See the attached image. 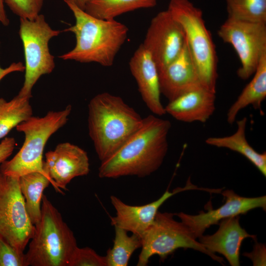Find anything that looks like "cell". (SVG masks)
<instances>
[{
	"label": "cell",
	"instance_id": "1",
	"mask_svg": "<svg viewBox=\"0 0 266 266\" xmlns=\"http://www.w3.org/2000/svg\"><path fill=\"white\" fill-rule=\"evenodd\" d=\"M169 120L154 115L143 118L141 126L110 157L101 162L99 177H144L161 166L167 152Z\"/></svg>",
	"mask_w": 266,
	"mask_h": 266
},
{
	"label": "cell",
	"instance_id": "2",
	"mask_svg": "<svg viewBox=\"0 0 266 266\" xmlns=\"http://www.w3.org/2000/svg\"><path fill=\"white\" fill-rule=\"evenodd\" d=\"M88 107L89 135L101 162L114 154L142 124L143 118L133 108L109 93L96 95Z\"/></svg>",
	"mask_w": 266,
	"mask_h": 266
},
{
	"label": "cell",
	"instance_id": "3",
	"mask_svg": "<svg viewBox=\"0 0 266 266\" xmlns=\"http://www.w3.org/2000/svg\"><path fill=\"white\" fill-rule=\"evenodd\" d=\"M66 3L72 11L75 23L63 31L73 33L76 44L59 58L80 63L95 62L104 66H112L127 38L128 28L115 19L97 18L72 3Z\"/></svg>",
	"mask_w": 266,
	"mask_h": 266
},
{
	"label": "cell",
	"instance_id": "4",
	"mask_svg": "<svg viewBox=\"0 0 266 266\" xmlns=\"http://www.w3.org/2000/svg\"><path fill=\"white\" fill-rule=\"evenodd\" d=\"M41 218L26 254L29 266H68L77 244L73 232L61 214L43 195Z\"/></svg>",
	"mask_w": 266,
	"mask_h": 266
},
{
	"label": "cell",
	"instance_id": "5",
	"mask_svg": "<svg viewBox=\"0 0 266 266\" xmlns=\"http://www.w3.org/2000/svg\"><path fill=\"white\" fill-rule=\"evenodd\" d=\"M167 10L183 28L187 47L202 86L216 93L217 56L202 11L189 0H170Z\"/></svg>",
	"mask_w": 266,
	"mask_h": 266
},
{
	"label": "cell",
	"instance_id": "6",
	"mask_svg": "<svg viewBox=\"0 0 266 266\" xmlns=\"http://www.w3.org/2000/svg\"><path fill=\"white\" fill-rule=\"evenodd\" d=\"M72 110L67 105L63 110L50 111L43 117L33 116L18 124L16 130L23 133L25 140L21 148L10 160L0 164L2 173L19 177L32 172L44 174L43 153L50 136L65 126Z\"/></svg>",
	"mask_w": 266,
	"mask_h": 266
},
{
	"label": "cell",
	"instance_id": "7",
	"mask_svg": "<svg viewBox=\"0 0 266 266\" xmlns=\"http://www.w3.org/2000/svg\"><path fill=\"white\" fill-rule=\"evenodd\" d=\"M174 213L158 212L153 223L141 235L142 245L137 266H146L155 255L161 261L179 248H190L200 251L223 264L221 257L212 254L195 238L181 221H176Z\"/></svg>",
	"mask_w": 266,
	"mask_h": 266
},
{
	"label": "cell",
	"instance_id": "8",
	"mask_svg": "<svg viewBox=\"0 0 266 266\" xmlns=\"http://www.w3.org/2000/svg\"><path fill=\"white\" fill-rule=\"evenodd\" d=\"M19 34L22 40L25 61V80L18 95L31 99L32 90L39 78L54 70V57L48 47L50 40L63 31L54 30L39 14L30 20L20 18Z\"/></svg>",
	"mask_w": 266,
	"mask_h": 266
},
{
	"label": "cell",
	"instance_id": "9",
	"mask_svg": "<svg viewBox=\"0 0 266 266\" xmlns=\"http://www.w3.org/2000/svg\"><path fill=\"white\" fill-rule=\"evenodd\" d=\"M34 225L27 213L19 177L0 171V237L24 252Z\"/></svg>",
	"mask_w": 266,
	"mask_h": 266
},
{
	"label": "cell",
	"instance_id": "10",
	"mask_svg": "<svg viewBox=\"0 0 266 266\" xmlns=\"http://www.w3.org/2000/svg\"><path fill=\"white\" fill-rule=\"evenodd\" d=\"M218 34L237 54L241 64L237 71L238 77L243 80L249 78L254 74L261 57L266 52V23L228 17Z\"/></svg>",
	"mask_w": 266,
	"mask_h": 266
},
{
	"label": "cell",
	"instance_id": "11",
	"mask_svg": "<svg viewBox=\"0 0 266 266\" xmlns=\"http://www.w3.org/2000/svg\"><path fill=\"white\" fill-rule=\"evenodd\" d=\"M160 71L180 53L185 44L183 28L167 10L159 12L150 24L143 42Z\"/></svg>",
	"mask_w": 266,
	"mask_h": 266
},
{
	"label": "cell",
	"instance_id": "12",
	"mask_svg": "<svg viewBox=\"0 0 266 266\" xmlns=\"http://www.w3.org/2000/svg\"><path fill=\"white\" fill-rule=\"evenodd\" d=\"M222 194L225 199V202L216 209H209L206 212L201 211L197 215H190L182 212L174 214L179 217L194 237L197 239L211 225L217 224L224 219L244 214L257 208L266 210V196L244 197L232 190H225Z\"/></svg>",
	"mask_w": 266,
	"mask_h": 266
},
{
	"label": "cell",
	"instance_id": "13",
	"mask_svg": "<svg viewBox=\"0 0 266 266\" xmlns=\"http://www.w3.org/2000/svg\"><path fill=\"white\" fill-rule=\"evenodd\" d=\"M43 169L54 188L62 193L60 189L66 190L72 179L89 173V160L87 152L79 146L69 142L61 143L54 150L46 153Z\"/></svg>",
	"mask_w": 266,
	"mask_h": 266
},
{
	"label": "cell",
	"instance_id": "14",
	"mask_svg": "<svg viewBox=\"0 0 266 266\" xmlns=\"http://www.w3.org/2000/svg\"><path fill=\"white\" fill-rule=\"evenodd\" d=\"M194 189L200 188L193 185L189 178L184 187H177L172 192L167 190L158 200L141 205H129L111 196L110 200L116 210V215L110 217L111 224L141 236L154 222L159 208L167 200L178 193Z\"/></svg>",
	"mask_w": 266,
	"mask_h": 266
},
{
	"label": "cell",
	"instance_id": "15",
	"mask_svg": "<svg viewBox=\"0 0 266 266\" xmlns=\"http://www.w3.org/2000/svg\"><path fill=\"white\" fill-rule=\"evenodd\" d=\"M159 78L161 93L169 101L203 87L186 42L179 55L159 71Z\"/></svg>",
	"mask_w": 266,
	"mask_h": 266
},
{
	"label": "cell",
	"instance_id": "16",
	"mask_svg": "<svg viewBox=\"0 0 266 266\" xmlns=\"http://www.w3.org/2000/svg\"><path fill=\"white\" fill-rule=\"evenodd\" d=\"M132 74L134 78L142 100L154 115L166 114L161 100L159 71L148 51L141 44L129 62Z\"/></svg>",
	"mask_w": 266,
	"mask_h": 266
},
{
	"label": "cell",
	"instance_id": "17",
	"mask_svg": "<svg viewBox=\"0 0 266 266\" xmlns=\"http://www.w3.org/2000/svg\"><path fill=\"white\" fill-rule=\"evenodd\" d=\"M256 235L248 233L239 223V217L224 219L220 222L218 230L212 235L200 237L199 241L210 253L222 254L232 266H240L241 244L246 238L255 239Z\"/></svg>",
	"mask_w": 266,
	"mask_h": 266
},
{
	"label": "cell",
	"instance_id": "18",
	"mask_svg": "<svg viewBox=\"0 0 266 266\" xmlns=\"http://www.w3.org/2000/svg\"><path fill=\"white\" fill-rule=\"evenodd\" d=\"M215 100L216 93L202 87L169 101L165 109L178 121L205 123L215 111Z\"/></svg>",
	"mask_w": 266,
	"mask_h": 266
},
{
	"label": "cell",
	"instance_id": "19",
	"mask_svg": "<svg viewBox=\"0 0 266 266\" xmlns=\"http://www.w3.org/2000/svg\"><path fill=\"white\" fill-rule=\"evenodd\" d=\"M266 98V52L261 57L252 79L228 109L227 122L233 124L239 111L249 105L252 106L256 110H261L262 103Z\"/></svg>",
	"mask_w": 266,
	"mask_h": 266
},
{
	"label": "cell",
	"instance_id": "20",
	"mask_svg": "<svg viewBox=\"0 0 266 266\" xmlns=\"http://www.w3.org/2000/svg\"><path fill=\"white\" fill-rule=\"evenodd\" d=\"M246 117L237 121V129L233 134L222 137H209L205 140L208 145L224 148L238 153L248 160L266 176V153L256 151L248 143L246 136Z\"/></svg>",
	"mask_w": 266,
	"mask_h": 266
},
{
	"label": "cell",
	"instance_id": "21",
	"mask_svg": "<svg viewBox=\"0 0 266 266\" xmlns=\"http://www.w3.org/2000/svg\"><path fill=\"white\" fill-rule=\"evenodd\" d=\"M19 186L24 197L27 213L35 225L41 218V205L43 191L52 182L45 174L32 172L19 177Z\"/></svg>",
	"mask_w": 266,
	"mask_h": 266
},
{
	"label": "cell",
	"instance_id": "22",
	"mask_svg": "<svg viewBox=\"0 0 266 266\" xmlns=\"http://www.w3.org/2000/svg\"><path fill=\"white\" fill-rule=\"evenodd\" d=\"M157 0H89L84 11L97 18L115 19L124 13L155 6Z\"/></svg>",
	"mask_w": 266,
	"mask_h": 266
},
{
	"label": "cell",
	"instance_id": "23",
	"mask_svg": "<svg viewBox=\"0 0 266 266\" xmlns=\"http://www.w3.org/2000/svg\"><path fill=\"white\" fill-rule=\"evenodd\" d=\"M30 100L18 95L8 101L0 98V139L33 115Z\"/></svg>",
	"mask_w": 266,
	"mask_h": 266
},
{
	"label": "cell",
	"instance_id": "24",
	"mask_svg": "<svg viewBox=\"0 0 266 266\" xmlns=\"http://www.w3.org/2000/svg\"><path fill=\"white\" fill-rule=\"evenodd\" d=\"M114 228L113 245L108 249L105 256L106 266H127L133 252L141 248V237L134 233L129 235L125 230L118 227Z\"/></svg>",
	"mask_w": 266,
	"mask_h": 266
},
{
	"label": "cell",
	"instance_id": "25",
	"mask_svg": "<svg viewBox=\"0 0 266 266\" xmlns=\"http://www.w3.org/2000/svg\"><path fill=\"white\" fill-rule=\"evenodd\" d=\"M228 17L266 23V0H225Z\"/></svg>",
	"mask_w": 266,
	"mask_h": 266
},
{
	"label": "cell",
	"instance_id": "26",
	"mask_svg": "<svg viewBox=\"0 0 266 266\" xmlns=\"http://www.w3.org/2000/svg\"><path fill=\"white\" fill-rule=\"evenodd\" d=\"M10 10L20 18L34 20L39 14L44 0H3Z\"/></svg>",
	"mask_w": 266,
	"mask_h": 266
},
{
	"label": "cell",
	"instance_id": "27",
	"mask_svg": "<svg viewBox=\"0 0 266 266\" xmlns=\"http://www.w3.org/2000/svg\"><path fill=\"white\" fill-rule=\"evenodd\" d=\"M68 266H106L105 256L99 255L90 247L77 248L73 253Z\"/></svg>",
	"mask_w": 266,
	"mask_h": 266
},
{
	"label": "cell",
	"instance_id": "28",
	"mask_svg": "<svg viewBox=\"0 0 266 266\" xmlns=\"http://www.w3.org/2000/svg\"><path fill=\"white\" fill-rule=\"evenodd\" d=\"M26 254L0 237V266H28Z\"/></svg>",
	"mask_w": 266,
	"mask_h": 266
},
{
	"label": "cell",
	"instance_id": "29",
	"mask_svg": "<svg viewBox=\"0 0 266 266\" xmlns=\"http://www.w3.org/2000/svg\"><path fill=\"white\" fill-rule=\"evenodd\" d=\"M243 255L251 259L254 266H266V247L264 244L257 243L253 251Z\"/></svg>",
	"mask_w": 266,
	"mask_h": 266
},
{
	"label": "cell",
	"instance_id": "30",
	"mask_svg": "<svg viewBox=\"0 0 266 266\" xmlns=\"http://www.w3.org/2000/svg\"><path fill=\"white\" fill-rule=\"evenodd\" d=\"M16 145L15 138L12 137H5L0 142V165L12 154Z\"/></svg>",
	"mask_w": 266,
	"mask_h": 266
},
{
	"label": "cell",
	"instance_id": "31",
	"mask_svg": "<svg viewBox=\"0 0 266 266\" xmlns=\"http://www.w3.org/2000/svg\"><path fill=\"white\" fill-rule=\"evenodd\" d=\"M24 70H25V66L20 62L13 63L6 68H2L0 66V81L10 73L16 71H24Z\"/></svg>",
	"mask_w": 266,
	"mask_h": 266
},
{
	"label": "cell",
	"instance_id": "32",
	"mask_svg": "<svg viewBox=\"0 0 266 266\" xmlns=\"http://www.w3.org/2000/svg\"><path fill=\"white\" fill-rule=\"evenodd\" d=\"M3 0H0V22L4 26H7L9 24V20L6 15L4 7Z\"/></svg>",
	"mask_w": 266,
	"mask_h": 266
},
{
	"label": "cell",
	"instance_id": "33",
	"mask_svg": "<svg viewBox=\"0 0 266 266\" xmlns=\"http://www.w3.org/2000/svg\"><path fill=\"white\" fill-rule=\"evenodd\" d=\"M65 2H70L82 10H84L85 5L89 0H63Z\"/></svg>",
	"mask_w": 266,
	"mask_h": 266
}]
</instances>
